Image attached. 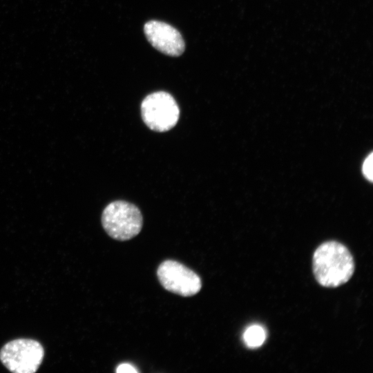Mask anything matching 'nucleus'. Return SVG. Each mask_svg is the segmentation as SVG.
Returning <instances> with one entry per match:
<instances>
[{"instance_id":"nucleus-2","label":"nucleus","mask_w":373,"mask_h":373,"mask_svg":"<svg viewBox=\"0 0 373 373\" xmlns=\"http://www.w3.org/2000/svg\"><path fill=\"white\" fill-rule=\"evenodd\" d=\"M102 224L112 238L125 241L136 236L142 230L143 218L137 206L124 200L108 204L102 215Z\"/></svg>"},{"instance_id":"nucleus-7","label":"nucleus","mask_w":373,"mask_h":373,"mask_svg":"<svg viewBox=\"0 0 373 373\" xmlns=\"http://www.w3.org/2000/svg\"><path fill=\"white\" fill-rule=\"evenodd\" d=\"M244 341L249 348H256L264 343L266 334L263 328L259 325H252L244 333Z\"/></svg>"},{"instance_id":"nucleus-4","label":"nucleus","mask_w":373,"mask_h":373,"mask_svg":"<svg viewBox=\"0 0 373 373\" xmlns=\"http://www.w3.org/2000/svg\"><path fill=\"white\" fill-rule=\"evenodd\" d=\"M141 115L143 122L151 130L161 133L175 126L179 119L180 109L171 94L157 91L143 99Z\"/></svg>"},{"instance_id":"nucleus-1","label":"nucleus","mask_w":373,"mask_h":373,"mask_svg":"<svg viewBox=\"0 0 373 373\" xmlns=\"http://www.w3.org/2000/svg\"><path fill=\"white\" fill-rule=\"evenodd\" d=\"M312 268L314 277L321 286L334 288L351 278L355 265L352 255L344 245L327 241L315 250Z\"/></svg>"},{"instance_id":"nucleus-9","label":"nucleus","mask_w":373,"mask_h":373,"mask_svg":"<svg viewBox=\"0 0 373 373\" xmlns=\"http://www.w3.org/2000/svg\"><path fill=\"white\" fill-rule=\"evenodd\" d=\"M116 372L117 373H122V372H129V373H131V372H137V370L133 367L130 364H128V363H123V364H121L120 365H119L116 370Z\"/></svg>"},{"instance_id":"nucleus-5","label":"nucleus","mask_w":373,"mask_h":373,"mask_svg":"<svg viewBox=\"0 0 373 373\" xmlns=\"http://www.w3.org/2000/svg\"><path fill=\"white\" fill-rule=\"evenodd\" d=\"M157 276L166 290L183 297L192 296L202 288L200 276L184 265L173 260L163 261L157 268Z\"/></svg>"},{"instance_id":"nucleus-3","label":"nucleus","mask_w":373,"mask_h":373,"mask_svg":"<svg viewBox=\"0 0 373 373\" xmlns=\"http://www.w3.org/2000/svg\"><path fill=\"white\" fill-rule=\"evenodd\" d=\"M43 345L35 339L17 338L0 350L1 363L12 373H35L44 357Z\"/></svg>"},{"instance_id":"nucleus-6","label":"nucleus","mask_w":373,"mask_h":373,"mask_svg":"<svg viewBox=\"0 0 373 373\" xmlns=\"http://www.w3.org/2000/svg\"><path fill=\"white\" fill-rule=\"evenodd\" d=\"M144 31L149 42L166 55L178 57L184 50V42L180 33L171 25L152 20L146 22Z\"/></svg>"},{"instance_id":"nucleus-8","label":"nucleus","mask_w":373,"mask_h":373,"mask_svg":"<svg viewBox=\"0 0 373 373\" xmlns=\"http://www.w3.org/2000/svg\"><path fill=\"white\" fill-rule=\"evenodd\" d=\"M372 164L373 156L372 153H370V155L364 160L362 166L363 173L366 178V179L370 181H372L373 179Z\"/></svg>"}]
</instances>
